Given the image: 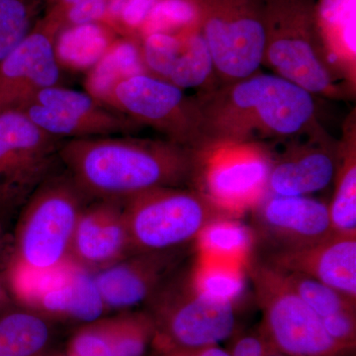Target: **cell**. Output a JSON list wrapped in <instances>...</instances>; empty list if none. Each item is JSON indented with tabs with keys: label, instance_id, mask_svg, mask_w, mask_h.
Masks as SVG:
<instances>
[{
	"label": "cell",
	"instance_id": "obj_21",
	"mask_svg": "<svg viewBox=\"0 0 356 356\" xmlns=\"http://www.w3.org/2000/svg\"><path fill=\"white\" fill-rule=\"evenodd\" d=\"M31 310L48 318L93 322L107 311L96 286L92 271L70 259L50 289Z\"/></svg>",
	"mask_w": 356,
	"mask_h": 356
},
{
	"label": "cell",
	"instance_id": "obj_4",
	"mask_svg": "<svg viewBox=\"0 0 356 356\" xmlns=\"http://www.w3.org/2000/svg\"><path fill=\"white\" fill-rule=\"evenodd\" d=\"M84 196L69 175L47 178L22 207L11 259L41 270L69 261Z\"/></svg>",
	"mask_w": 356,
	"mask_h": 356
},
{
	"label": "cell",
	"instance_id": "obj_13",
	"mask_svg": "<svg viewBox=\"0 0 356 356\" xmlns=\"http://www.w3.org/2000/svg\"><path fill=\"white\" fill-rule=\"evenodd\" d=\"M143 58L149 74L195 96L219 86L214 62L199 26L177 33L140 37Z\"/></svg>",
	"mask_w": 356,
	"mask_h": 356
},
{
	"label": "cell",
	"instance_id": "obj_22",
	"mask_svg": "<svg viewBox=\"0 0 356 356\" xmlns=\"http://www.w3.org/2000/svg\"><path fill=\"white\" fill-rule=\"evenodd\" d=\"M355 116L346 124L343 140L339 142V165L336 189L330 218L334 235L356 236V131Z\"/></svg>",
	"mask_w": 356,
	"mask_h": 356
},
{
	"label": "cell",
	"instance_id": "obj_40",
	"mask_svg": "<svg viewBox=\"0 0 356 356\" xmlns=\"http://www.w3.org/2000/svg\"><path fill=\"white\" fill-rule=\"evenodd\" d=\"M83 1V0H58L57 6L54 9V13H60V11L65 10L67 7L74 6L77 2Z\"/></svg>",
	"mask_w": 356,
	"mask_h": 356
},
{
	"label": "cell",
	"instance_id": "obj_30",
	"mask_svg": "<svg viewBox=\"0 0 356 356\" xmlns=\"http://www.w3.org/2000/svg\"><path fill=\"white\" fill-rule=\"evenodd\" d=\"M200 13L196 0H158L140 33H177L197 27Z\"/></svg>",
	"mask_w": 356,
	"mask_h": 356
},
{
	"label": "cell",
	"instance_id": "obj_29",
	"mask_svg": "<svg viewBox=\"0 0 356 356\" xmlns=\"http://www.w3.org/2000/svg\"><path fill=\"white\" fill-rule=\"evenodd\" d=\"M280 270L288 286L291 288L312 310L317 313L320 318L327 317L339 312L355 309V300L344 296L341 293L327 286L321 281L304 274L282 269Z\"/></svg>",
	"mask_w": 356,
	"mask_h": 356
},
{
	"label": "cell",
	"instance_id": "obj_31",
	"mask_svg": "<svg viewBox=\"0 0 356 356\" xmlns=\"http://www.w3.org/2000/svg\"><path fill=\"white\" fill-rule=\"evenodd\" d=\"M32 4L0 0V63L32 31Z\"/></svg>",
	"mask_w": 356,
	"mask_h": 356
},
{
	"label": "cell",
	"instance_id": "obj_28",
	"mask_svg": "<svg viewBox=\"0 0 356 356\" xmlns=\"http://www.w3.org/2000/svg\"><path fill=\"white\" fill-rule=\"evenodd\" d=\"M115 356H145L152 346L154 324L147 311H125L112 318H100Z\"/></svg>",
	"mask_w": 356,
	"mask_h": 356
},
{
	"label": "cell",
	"instance_id": "obj_38",
	"mask_svg": "<svg viewBox=\"0 0 356 356\" xmlns=\"http://www.w3.org/2000/svg\"><path fill=\"white\" fill-rule=\"evenodd\" d=\"M262 337H264V351H262V356H289L287 355L286 353H283V351L278 350L270 341H267L266 337L264 336H262Z\"/></svg>",
	"mask_w": 356,
	"mask_h": 356
},
{
	"label": "cell",
	"instance_id": "obj_33",
	"mask_svg": "<svg viewBox=\"0 0 356 356\" xmlns=\"http://www.w3.org/2000/svg\"><path fill=\"white\" fill-rule=\"evenodd\" d=\"M325 331L339 346L353 353L356 344V310L339 312L334 315L321 318Z\"/></svg>",
	"mask_w": 356,
	"mask_h": 356
},
{
	"label": "cell",
	"instance_id": "obj_5",
	"mask_svg": "<svg viewBox=\"0 0 356 356\" xmlns=\"http://www.w3.org/2000/svg\"><path fill=\"white\" fill-rule=\"evenodd\" d=\"M147 304L156 355L218 346L236 331V306L204 296L189 273L168 278Z\"/></svg>",
	"mask_w": 356,
	"mask_h": 356
},
{
	"label": "cell",
	"instance_id": "obj_37",
	"mask_svg": "<svg viewBox=\"0 0 356 356\" xmlns=\"http://www.w3.org/2000/svg\"><path fill=\"white\" fill-rule=\"evenodd\" d=\"M199 356H231V355L229 351L222 350L219 346H212L199 350Z\"/></svg>",
	"mask_w": 356,
	"mask_h": 356
},
{
	"label": "cell",
	"instance_id": "obj_15",
	"mask_svg": "<svg viewBox=\"0 0 356 356\" xmlns=\"http://www.w3.org/2000/svg\"><path fill=\"white\" fill-rule=\"evenodd\" d=\"M281 153L273 152L268 192L273 195L307 196L323 191L336 177L339 142L320 124L308 132L284 140Z\"/></svg>",
	"mask_w": 356,
	"mask_h": 356
},
{
	"label": "cell",
	"instance_id": "obj_34",
	"mask_svg": "<svg viewBox=\"0 0 356 356\" xmlns=\"http://www.w3.org/2000/svg\"><path fill=\"white\" fill-rule=\"evenodd\" d=\"M156 1L158 0H124L123 8L115 26L120 28L125 36L140 38V30Z\"/></svg>",
	"mask_w": 356,
	"mask_h": 356
},
{
	"label": "cell",
	"instance_id": "obj_14",
	"mask_svg": "<svg viewBox=\"0 0 356 356\" xmlns=\"http://www.w3.org/2000/svg\"><path fill=\"white\" fill-rule=\"evenodd\" d=\"M58 31L47 18L0 63V112L22 109L40 91L60 86L63 70L55 50Z\"/></svg>",
	"mask_w": 356,
	"mask_h": 356
},
{
	"label": "cell",
	"instance_id": "obj_35",
	"mask_svg": "<svg viewBox=\"0 0 356 356\" xmlns=\"http://www.w3.org/2000/svg\"><path fill=\"white\" fill-rule=\"evenodd\" d=\"M264 351V337L261 332L257 334H245L238 337L234 343L231 356H262Z\"/></svg>",
	"mask_w": 356,
	"mask_h": 356
},
{
	"label": "cell",
	"instance_id": "obj_27",
	"mask_svg": "<svg viewBox=\"0 0 356 356\" xmlns=\"http://www.w3.org/2000/svg\"><path fill=\"white\" fill-rule=\"evenodd\" d=\"M243 268L240 264L199 257L189 275L192 285L204 296L236 306L245 293Z\"/></svg>",
	"mask_w": 356,
	"mask_h": 356
},
{
	"label": "cell",
	"instance_id": "obj_3",
	"mask_svg": "<svg viewBox=\"0 0 356 356\" xmlns=\"http://www.w3.org/2000/svg\"><path fill=\"white\" fill-rule=\"evenodd\" d=\"M266 42L264 65L316 97L339 100L350 95L325 62L315 9L306 0H264Z\"/></svg>",
	"mask_w": 356,
	"mask_h": 356
},
{
	"label": "cell",
	"instance_id": "obj_16",
	"mask_svg": "<svg viewBox=\"0 0 356 356\" xmlns=\"http://www.w3.org/2000/svg\"><path fill=\"white\" fill-rule=\"evenodd\" d=\"M254 210L255 238L268 252L299 250L334 235L329 206L307 196L266 195Z\"/></svg>",
	"mask_w": 356,
	"mask_h": 356
},
{
	"label": "cell",
	"instance_id": "obj_26",
	"mask_svg": "<svg viewBox=\"0 0 356 356\" xmlns=\"http://www.w3.org/2000/svg\"><path fill=\"white\" fill-rule=\"evenodd\" d=\"M195 242L199 257L247 266L255 236L238 217H222L206 226Z\"/></svg>",
	"mask_w": 356,
	"mask_h": 356
},
{
	"label": "cell",
	"instance_id": "obj_6",
	"mask_svg": "<svg viewBox=\"0 0 356 356\" xmlns=\"http://www.w3.org/2000/svg\"><path fill=\"white\" fill-rule=\"evenodd\" d=\"M134 254L177 250L227 212L196 189L161 187L124 201Z\"/></svg>",
	"mask_w": 356,
	"mask_h": 356
},
{
	"label": "cell",
	"instance_id": "obj_7",
	"mask_svg": "<svg viewBox=\"0 0 356 356\" xmlns=\"http://www.w3.org/2000/svg\"><path fill=\"white\" fill-rule=\"evenodd\" d=\"M191 184L238 217L268 195L273 151L261 143L207 142L191 151Z\"/></svg>",
	"mask_w": 356,
	"mask_h": 356
},
{
	"label": "cell",
	"instance_id": "obj_2",
	"mask_svg": "<svg viewBox=\"0 0 356 356\" xmlns=\"http://www.w3.org/2000/svg\"><path fill=\"white\" fill-rule=\"evenodd\" d=\"M195 97L204 143L284 142L318 125L317 97L273 72H257Z\"/></svg>",
	"mask_w": 356,
	"mask_h": 356
},
{
	"label": "cell",
	"instance_id": "obj_1",
	"mask_svg": "<svg viewBox=\"0 0 356 356\" xmlns=\"http://www.w3.org/2000/svg\"><path fill=\"white\" fill-rule=\"evenodd\" d=\"M58 159L86 196L127 199L161 187L191 184V151L170 140L104 136L63 140Z\"/></svg>",
	"mask_w": 356,
	"mask_h": 356
},
{
	"label": "cell",
	"instance_id": "obj_20",
	"mask_svg": "<svg viewBox=\"0 0 356 356\" xmlns=\"http://www.w3.org/2000/svg\"><path fill=\"white\" fill-rule=\"evenodd\" d=\"M315 20L325 62L353 95L356 86V0H320Z\"/></svg>",
	"mask_w": 356,
	"mask_h": 356
},
{
	"label": "cell",
	"instance_id": "obj_39",
	"mask_svg": "<svg viewBox=\"0 0 356 356\" xmlns=\"http://www.w3.org/2000/svg\"><path fill=\"white\" fill-rule=\"evenodd\" d=\"M156 356H199V350H173Z\"/></svg>",
	"mask_w": 356,
	"mask_h": 356
},
{
	"label": "cell",
	"instance_id": "obj_12",
	"mask_svg": "<svg viewBox=\"0 0 356 356\" xmlns=\"http://www.w3.org/2000/svg\"><path fill=\"white\" fill-rule=\"evenodd\" d=\"M20 110L44 132L62 140L130 135L140 129L86 91L60 84L40 91Z\"/></svg>",
	"mask_w": 356,
	"mask_h": 356
},
{
	"label": "cell",
	"instance_id": "obj_8",
	"mask_svg": "<svg viewBox=\"0 0 356 356\" xmlns=\"http://www.w3.org/2000/svg\"><path fill=\"white\" fill-rule=\"evenodd\" d=\"M247 269L262 312L259 332L289 356H346L329 336L317 313L285 282L280 269L250 259Z\"/></svg>",
	"mask_w": 356,
	"mask_h": 356
},
{
	"label": "cell",
	"instance_id": "obj_36",
	"mask_svg": "<svg viewBox=\"0 0 356 356\" xmlns=\"http://www.w3.org/2000/svg\"><path fill=\"white\" fill-rule=\"evenodd\" d=\"M13 297L7 288L3 273H0V314L3 313L7 309L14 305Z\"/></svg>",
	"mask_w": 356,
	"mask_h": 356
},
{
	"label": "cell",
	"instance_id": "obj_23",
	"mask_svg": "<svg viewBox=\"0 0 356 356\" xmlns=\"http://www.w3.org/2000/svg\"><path fill=\"white\" fill-rule=\"evenodd\" d=\"M149 74L143 58L140 39L125 36L113 43L88 74L86 91L104 105L115 84L127 77Z\"/></svg>",
	"mask_w": 356,
	"mask_h": 356
},
{
	"label": "cell",
	"instance_id": "obj_11",
	"mask_svg": "<svg viewBox=\"0 0 356 356\" xmlns=\"http://www.w3.org/2000/svg\"><path fill=\"white\" fill-rule=\"evenodd\" d=\"M62 142L21 110L0 112V215L23 207L51 175Z\"/></svg>",
	"mask_w": 356,
	"mask_h": 356
},
{
	"label": "cell",
	"instance_id": "obj_25",
	"mask_svg": "<svg viewBox=\"0 0 356 356\" xmlns=\"http://www.w3.org/2000/svg\"><path fill=\"white\" fill-rule=\"evenodd\" d=\"M115 40L112 30L100 22L62 28L55 42L58 65L62 70L88 74Z\"/></svg>",
	"mask_w": 356,
	"mask_h": 356
},
{
	"label": "cell",
	"instance_id": "obj_24",
	"mask_svg": "<svg viewBox=\"0 0 356 356\" xmlns=\"http://www.w3.org/2000/svg\"><path fill=\"white\" fill-rule=\"evenodd\" d=\"M51 337L49 318L16 305L0 314V356H44Z\"/></svg>",
	"mask_w": 356,
	"mask_h": 356
},
{
	"label": "cell",
	"instance_id": "obj_32",
	"mask_svg": "<svg viewBox=\"0 0 356 356\" xmlns=\"http://www.w3.org/2000/svg\"><path fill=\"white\" fill-rule=\"evenodd\" d=\"M67 353L72 356H115L100 318L86 323L72 334Z\"/></svg>",
	"mask_w": 356,
	"mask_h": 356
},
{
	"label": "cell",
	"instance_id": "obj_19",
	"mask_svg": "<svg viewBox=\"0 0 356 356\" xmlns=\"http://www.w3.org/2000/svg\"><path fill=\"white\" fill-rule=\"evenodd\" d=\"M264 261L315 278L356 301V236L334 234L309 247L269 252Z\"/></svg>",
	"mask_w": 356,
	"mask_h": 356
},
{
	"label": "cell",
	"instance_id": "obj_41",
	"mask_svg": "<svg viewBox=\"0 0 356 356\" xmlns=\"http://www.w3.org/2000/svg\"><path fill=\"white\" fill-rule=\"evenodd\" d=\"M50 356H72V355H69V353H64V355H50Z\"/></svg>",
	"mask_w": 356,
	"mask_h": 356
},
{
	"label": "cell",
	"instance_id": "obj_9",
	"mask_svg": "<svg viewBox=\"0 0 356 356\" xmlns=\"http://www.w3.org/2000/svg\"><path fill=\"white\" fill-rule=\"evenodd\" d=\"M199 28L209 48L220 84L257 74L264 65L266 32L255 0H196Z\"/></svg>",
	"mask_w": 356,
	"mask_h": 356
},
{
	"label": "cell",
	"instance_id": "obj_10",
	"mask_svg": "<svg viewBox=\"0 0 356 356\" xmlns=\"http://www.w3.org/2000/svg\"><path fill=\"white\" fill-rule=\"evenodd\" d=\"M104 105L140 128H152L165 140L189 151L204 143L195 95L153 74L122 79L111 89Z\"/></svg>",
	"mask_w": 356,
	"mask_h": 356
},
{
	"label": "cell",
	"instance_id": "obj_17",
	"mask_svg": "<svg viewBox=\"0 0 356 356\" xmlns=\"http://www.w3.org/2000/svg\"><path fill=\"white\" fill-rule=\"evenodd\" d=\"M177 250L137 252L93 271L96 286L108 310L127 311L147 303L170 277Z\"/></svg>",
	"mask_w": 356,
	"mask_h": 356
},
{
	"label": "cell",
	"instance_id": "obj_18",
	"mask_svg": "<svg viewBox=\"0 0 356 356\" xmlns=\"http://www.w3.org/2000/svg\"><path fill=\"white\" fill-rule=\"evenodd\" d=\"M132 254L124 201L100 200L83 208L72 238V261L93 273Z\"/></svg>",
	"mask_w": 356,
	"mask_h": 356
}]
</instances>
